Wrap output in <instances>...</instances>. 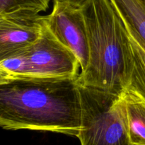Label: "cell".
I'll list each match as a JSON object with an SVG mask.
<instances>
[{
	"mask_svg": "<svg viewBox=\"0 0 145 145\" xmlns=\"http://www.w3.org/2000/svg\"><path fill=\"white\" fill-rule=\"evenodd\" d=\"M127 126L132 145H145V101L125 93Z\"/></svg>",
	"mask_w": 145,
	"mask_h": 145,
	"instance_id": "9",
	"label": "cell"
},
{
	"mask_svg": "<svg viewBox=\"0 0 145 145\" xmlns=\"http://www.w3.org/2000/svg\"><path fill=\"white\" fill-rule=\"evenodd\" d=\"M45 26V16L31 10L0 15V59L35 43Z\"/></svg>",
	"mask_w": 145,
	"mask_h": 145,
	"instance_id": "6",
	"label": "cell"
},
{
	"mask_svg": "<svg viewBox=\"0 0 145 145\" xmlns=\"http://www.w3.org/2000/svg\"><path fill=\"white\" fill-rule=\"evenodd\" d=\"M89 60L78 76L79 85L116 95L125 91L129 40L125 24L111 0H89L83 7Z\"/></svg>",
	"mask_w": 145,
	"mask_h": 145,
	"instance_id": "2",
	"label": "cell"
},
{
	"mask_svg": "<svg viewBox=\"0 0 145 145\" xmlns=\"http://www.w3.org/2000/svg\"><path fill=\"white\" fill-rule=\"evenodd\" d=\"M16 1L24 9L40 13L48 9L49 7L50 1L51 0H16Z\"/></svg>",
	"mask_w": 145,
	"mask_h": 145,
	"instance_id": "10",
	"label": "cell"
},
{
	"mask_svg": "<svg viewBox=\"0 0 145 145\" xmlns=\"http://www.w3.org/2000/svg\"><path fill=\"white\" fill-rule=\"evenodd\" d=\"M45 24L55 38L72 51L80 64L81 72L89 60L87 28L82 7L54 2L52 11L45 16Z\"/></svg>",
	"mask_w": 145,
	"mask_h": 145,
	"instance_id": "5",
	"label": "cell"
},
{
	"mask_svg": "<svg viewBox=\"0 0 145 145\" xmlns=\"http://www.w3.org/2000/svg\"><path fill=\"white\" fill-rule=\"evenodd\" d=\"M78 76L0 81L1 127L7 130L51 132L77 137L82 125Z\"/></svg>",
	"mask_w": 145,
	"mask_h": 145,
	"instance_id": "1",
	"label": "cell"
},
{
	"mask_svg": "<svg viewBox=\"0 0 145 145\" xmlns=\"http://www.w3.org/2000/svg\"><path fill=\"white\" fill-rule=\"evenodd\" d=\"M80 86L81 145H132L125 93L116 95Z\"/></svg>",
	"mask_w": 145,
	"mask_h": 145,
	"instance_id": "3",
	"label": "cell"
},
{
	"mask_svg": "<svg viewBox=\"0 0 145 145\" xmlns=\"http://www.w3.org/2000/svg\"><path fill=\"white\" fill-rule=\"evenodd\" d=\"M21 52L26 58L30 77H76L80 74L78 58L55 38L46 24L39 39Z\"/></svg>",
	"mask_w": 145,
	"mask_h": 145,
	"instance_id": "4",
	"label": "cell"
},
{
	"mask_svg": "<svg viewBox=\"0 0 145 145\" xmlns=\"http://www.w3.org/2000/svg\"><path fill=\"white\" fill-rule=\"evenodd\" d=\"M127 31L145 50V3L142 0H111Z\"/></svg>",
	"mask_w": 145,
	"mask_h": 145,
	"instance_id": "8",
	"label": "cell"
},
{
	"mask_svg": "<svg viewBox=\"0 0 145 145\" xmlns=\"http://www.w3.org/2000/svg\"><path fill=\"white\" fill-rule=\"evenodd\" d=\"M142 1H144V2L145 3V0H142Z\"/></svg>",
	"mask_w": 145,
	"mask_h": 145,
	"instance_id": "13",
	"label": "cell"
},
{
	"mask_svg": "<svg viewBox=\"0 0 145 145\" xmlns=\"http://www.w3.org/2000/svg\"><path fill=\"white\" fill-rule=\"evenodd\" d=\"M54 2L67 3V4H72L76 7H82L89 0H53Z\"/></svg>",
	"mask_w": 145,
	"mask_h": 145,
	"instance_id": "12",
	"label": "cell"
},
{
	"mask_svg": "<svg viewBox=\"0 0 145 145\" xmlns=\"http://www.w3.org/2000/svg\"><path fill=\"white\" fill-rule=\"evenodd\" d=\"M23 9L24 8L20 6L16 0H0V15L11 14Z\"/></svg>",
	"mask_w": 145,
	"mask_h": 145,
	"instance_id": "11",
	"label": "cell"
},
{
	"mask_svg": "<svg viewBox=\"0 0 145 145\" xmlns=\"http://www.w3.org/2000/svg\"><path fill=\"white\" fill-rule=\"evenodd\" d=\"M127 31L129 61L125 93L137 96L145 101V50L127 30Z\"/></svg>",
	"mask_w": 145,
	"mask_h": 145,
	"instance_id": "7",
	"label": "cell"
}]
</instances>
